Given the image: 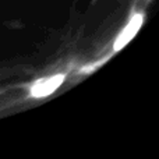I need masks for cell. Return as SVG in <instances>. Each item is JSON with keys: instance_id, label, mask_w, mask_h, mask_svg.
Returning a JSON list of instances; mask_svg holds the SVG:
<instances>
[{"instance_id": "6da1fadb", "label": "cell", "mask_w": 159, "mask_h": 159, "mask_svg": "<svg viewBox=\"0 0 159 159\" xmlns=\"http://www.w3.org/2000/svg\"><path fill=\"white\" fill-rule=\"evenodd\" d=\"M92 52L84 24L66 28L32 73L0 82V119L46 103L81 82L92 71Z\"/></svg>"}, {"instance_id": "7a4b0ae2", "label": "cell", "mask_w": 159, "mask_h": 159, "mask_svg": "<svg viewBox=\"0 0 159 159\" xmlns=\"http://www.w3.org/2000/svg\"><path fill=\"white\" fill-rule=\"evenodd\" d=\"M35 66L36 60H32L31 57H21V56L0 60V82L8 81L24 74H30L35 69Z\"/></svg>"}, {"instance_id": "3957f363", "label": "cell", "mask_w": 159, "mask_h": 159, "mask_svg": "<svg viewBox=\"0 0 159 159\" xmlns=\"http://www.w3.org/2000/svg\"><path fill=\"white\" fill-rule=\"evenodd\" d=\"M96 2H98V0H91V2H89V3H91V6H92V4H95V3H96Z\"/></svg>"}, {"instance_id": "277c9868", "label": "cell", "mask_w": 159, "mask_h": 159, "mask_svg": "<svg viewBox=\"0 0 159 159\" xmlns=\"http://www.w3.org/2000/svg\"><path fill=\"white\" fill-rule=\"evenodd\" d=\"M74 3H77V0H74Z\"/></svg>"}]
</instances>
